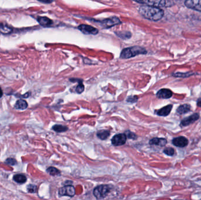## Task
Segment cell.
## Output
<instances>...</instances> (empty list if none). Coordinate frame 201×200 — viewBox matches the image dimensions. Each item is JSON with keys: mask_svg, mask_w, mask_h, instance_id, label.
Wrapping results in <instances>:
<instances>
[{"mask_svg": "<svg viewBox=\"0 0 201 200\" xmlns=\"http://www.w3.org/2000/svg\"><path fill=\"white\" fill-rule=\"evenodd\" d=\"M138 11L143 17L153 21L160 20L164 15V11L162 10L149 5L141 6Z\"/></svg>", "mask_w": 201, "mask_h": 200, "instance_id": "1", "label": "cell"}, {"mask_svg": "<svg viewBox=\"0 0 201 200\" xmlns=\"http://www.w3.org/2000/svg\"><path fill=\"white\" fill-rule=\"evenodd\" d=\"M147 50L141 46H132L125 48L121 53V58L123 59H128L134 57L141 54H146Z\"/></svg>", "mask_w": 201, "mask_h": 200, "instance_id": "2", "label": "cell"}, {"mask_svg": "<svg viewBox=\"0 0 201 200\" xmlns=\"http://www.w3.org/2000/svg\"><path fill=\"white\" fill-rule=\"evenodd\" d=\"M138 3H141L154 7H168L172 6L174 4V2L172 1H135Z\"/></svg>", "mask_w": 201, "mask_h": 200, "instance_id": "3", "label": "cell"}, {"mask_svg": "<svg viewBox=\"0 0 201 200\" xmlns=\"http://www.w3.org/2000/svg\"><path fill=\"white\" fill-rule=\"evenodd\" d=\"M110 191V187L106 185H102L96 187L94 190V195L97 199L104 198Z\"/></svg>", "mask_w": 201, "mask_h": 200, "instance_id": "4", "label": "cell"}, {"mask_svg": "<svg viewBox=\"0 0 201 200\" xmlns=\"http://www.w3.org/2000/svg\"><path fill=\"white\" fill-rule=\"evenodd\" d=\"M100 23H101V25L104 28H108L113 27L114 25L120 24L121 22L120 19L118 18L116 16H114L110 18L105 19L103 21H100Z\"/></svg>", "mask_w": 201, "mask_h": 200, "instance_id": "5", "label": "cell"}, {"mask_svg": "<svg viewBox=\"0 0 201 200\" xmlns=\"http://www.w3.org/2000/svg\"><path fill=\"white\" fill-rule=\"evenodd\" d=\"M78 29L80 30L82 33L87 35H90V34L96 35L99 32L98 29L88 25H84V24L80 25L78 27Z\"/></svg>", "mask_w": 201, "mask_h": 200, "instance_id": "6", "label": "cell"}, {"mask_svg": "<svg viewBox=\"0 0 201 200\" xmlns=\"http://www.w3.org/2000/svg\"><path fill=\"white\" fill-rule=\"evenodd\" d=\"M127 137L125 134H118L112 139V143L115 146H121L126 143Z\"/></svg>", "mask_w": 201, "mask_h": 200, "instance_id": "7", "label": "cell"}, {"mask_svg": "<svg viewBox=\"0 0 201 200\" xmlns=\"http://www.w3.org/2000/svg\"><path fill=\"white\" fill-rule=\"evenodd\" d=\"M75 194L74 187L71 186H66L62 187L59 190V194L62 196L73 197Z\"/></svg>", "mask_w": 201, "mask_h": 200, "instance_id": "8", "label": "cell"}, {"mask_svg": "<svg viewBox=\"0 0 201 200\" xmlns=\"http://www.w3.org/2000/svg\"><path fill=\"white\" fill-rule=\"evenodd\" d=\"M185 5L189 8L201 12V0H187Z\"/></svg>", "mask_w": 201, "mask_h": 200, "instance_id": "9", "label": "cell"}, {"mask_svg": "<svg viewBox=\"0 0 201 200\" xmlns=\"http://www.w3.org/2000/svg\"><path fill=\"white\" fill-rule=\"evenodd\" d=\"M172 143L175 146L184 147L187 146L188 144V139L183 136L176 137L172 140Z\"/></svg>", "mask_w": 201, "mask_h": 200, "instance_id": "10", "label": "cell"}, {"mask_svg": "<svg viewBox=\"0 0 201 200\" xmlns=\"http://www.w3.org/2000/svg\"><path fill=\"white\" fill-rule=\"evenodd\" d=\"M199 115L198 113H194L193 115L189 116L188 118H187L185 119H184V120H182L181 123V126H187L189 125L190 124L193 123L194 121H196L199 119Z\"/></svg>", "mask_w": 201, "mask_h": 200, "instance_id": "11", "label": "cell"}, {"mask_svg": "<svg viewBox=\"0 0 201 200\" xmlns=\"http://www.w3.org/2000/svg\"><path fill=\"white\" fill-rule=\"evenodd\" d=\"M172 92L168 89H162L159 91L157 94V96L160 99H169L172 96Z\"/></svg>", "mask_w": 201, "mask_h": 200, "instance_id": "12", "label": "cell"}, {"mask_svg": "<svg viewBox=\"0 0 201 200\" xmlns=\"http://www.w3.org/2000/svg\"><path fill=\"white\" fill-rule=\"evenodd\" d=\"M172 105H171L163 107L160 110L157 112V114L161 116H166L170 113L172 110Z\"/></svg>", "mask_w": 201, "mask_h": 200, "instance_id": "13", "label": "cell"}, {"mask_svg": "<svg viewBox=\"0 0 201 200\" xmlns=\"http://www.w3.org/2000/svg\"><path fill=\"white\" fill-rule=\"evenodd\" d=\"M38 22L42 26L48 27L53 24V21L46 16H40L37 19Z\"/></svg>", "mask_w": 201, "mask_h": 200, "instance_id": "14", "label": "cell"}, {"mask_svg": "<svg viewBox=\"0 0 201 200\" xmlns=\"http://www.w3.org/2000/svg\"><path fill=\"white\" fill-rule=\"evenodd\" d=\"M166 140L163 138H154L149 141V144L151 145L163 146L166 144Z\"/></svg>", "mask_w": 201, "mask_h": 200, "instance_id": "15", "label": "cell"}, {"mask_svg": "<svg viewBox=\"0 0 201 200\" xmlns=\"http://www.w3.org/2000/svg\"><path fill=\"white\" fill-rule=\"evenodd\" d=\"M190 108L191 107L188 105V104H184L182 105H181L177 109V112L180 114V115H182V114H185L189 112L190 110Z\"/></svg>", "mask_w": 201, "mask_h": 200, "instance_id": "16", "label": "cell"}, {"mask_svg": "<svg viewBox=\"0 0 201 200\" xmlns=\"http://www.w3.org/2000/svg\"><path fill=\"white\" fill-rule=\"evenodd\" d=\"M27 107H28V104H27V102L23 99L18 100L14 106V107L16 109H20V110L26 109Z\"/></svg>", "mask_w": 201, "mask_h": 200, "instance_id": "17", "label": "cell"}, {"mask_svg": "<svg viewBox=\"0 0 201 200\" xmlns=\"http://www.w3.org/2000/svg\"><path fill=\"white\" fill-rule=\"evenodd\" d=\"M13 179L15 182L20 183V184L24 183L27 181V177L24 175L21 174L15 175L14 176Z\"/></svg>", "mask_w": 201, "mask_h": 200, "instance_id": "18", "label": "cell"}, {"mask_svg": "<svg viewBox=\"0 0 201 200\" xmlns=\"http://www.w3.org/2000/svg\"><path fill=\"white\" fill-rule=\"evenodd\" d=\"M116 34L120 37L121 39L123 40H127L129 39L131 37V34L128 31H120V32H117Z\"/></svg>", "mask_w": 201, "mask_h": 200, "instance_id": "19", "label": "cell"}, {"mask_svg": "<svg viewBox=\"0 0 201 200\" xmlns=\"http://www.w3.org/2000/svg\"><path fill=\"white\" fill-rule=\"evenodd\" d=\"M109 134L107 130H101L97 133V136L101 140H105L109 136Z\"/></svg>", "mask_w": 201, "mask_h": 200, "instance_id": "20", "label": "cell"}, {"mask_svg": "<svg viewBox=\"0 0 201 200\" xmlns=\"http://www.w3.org/2000/svg\"><path fill=\"white\" fill-rule=\"evenodd\" d=\"M53 129L55 132H59V133L65 132L68 130V128L66 126H62V125H59V124L55 125L53 126Z\"/></svg>", "mask_w": 201, "mask_h": 200, "instance_id": "21", "label": "cell"}, {"mask_svg": "<svg viewBox=\"0 0 201 200\" xmlns=\"http://www.w3.org/2000/svg\"><path fill=\"white\" fill-rule=\"evenodd\" d=\"M47 172L51 175H58L59 174H60V172L57 169L53 167H49L47 170Z\"/></svg>", "mask_w": 201, "mask_h": 200, "instance_id": "22", "label": "cell"}, {"mask_svg": "<svg viewBox=\"0 0 201 200\" xmlns=\"http://www.w3.org/2000/svg\"><path fill=\"white\" fill-rule=\"evenodd\" d=\"M163 152L168 156H173L174 154V150L172 148H166L163 150Z\"/></svg>", "mask_w": 201, "mask_h": 200, "instance_id": "23", "label": "cell"}, {"mask_svg": "<svg viewBox=\"0 0 201 200\" xmlns=\"http://www.w3.org/2000/svg\"><path fill=\"white\" fill-rule=\"evenodd\" d=\"M27 190L29 193H34L36 192L37 190V187L34 185H32V184H29L28 187H27Z\"/></svg>", "mask_w": 201, "mask_h": 200, "instance_id": "24", "label": "cell"}, {"mask_svg": "<svg viewBox=\"0 0 201 200\" xmlns=\"http://www.w3.org/2000/svg\"><path fill=\"white\" fill-rule=\"evenodd\" d=\"M84 91V86L83 84L80 83L76 88V91L78 94H80L82 93Z\"/></svg>", "mask_w": 201, "mask_h": 200, "instance_id": "25", "label": "cell"}, {"mask_svg": "<svg viewBox=\"0 0 201 200\" xmlns=\"http://www.w3.org/2000/svg\"><path fill=\"white\" fill-rule=\"evenodd\" d=\"M6 163L8 164L11 165V166H14V165H15L17 164V161H16V160L14 159L10 158V159H8L6 160Z\"/></svg>", "mask_w": 201, "mask_h": 200, "instance_id": "26", "label": "cell"}, {"mask_svg": "<svg viewBox=\"0 0 201 200\" xmlns=\"http://www.w3.org/2000/svg\"><path fill=\"white\" fill-rule=\"evenodd\" d=\"M127 136H128V137H129L131 139H135L136 138V136L135 134L131 133L130 132H128V134H127Z\"/></svg>", "mask_w": 201, "mask_h": 200, "instance_id": "27", "label": "cell"}, {"mask_svg": "<svg viewBox=\"0 0 201 200\" xmlns=\"http://www.w3.org/2000/svg\"><path fill=\"white\" fill-rule=\"evenodd\" d=\"M136 96H131V97H129L127 99V101L128 102H131V103H133V102H135L137 101L138 99H134V98H135Z\"/></svg>", "mask_w": 201, "mask_h": 200, "instance_id": "28", "label": "cell"}, {"mask_svg": "<svg viewBox=\"0 0 201 200\" xmlns=\"http://www.w3.org/2000/svg\"><path fill=\"white\" fill-rule=\"evenodd\" d=\"M2 94H2V89H1V88H0V98H1V97H2Z\"/></svg>", "mask_w": 201, "mask_h": 200, "instance_id": "29", "label": "cell"}, {"mask_svg": "<svg viewBox=\"0 0 201 200\" xmlns=\"http://www.w3.org/2000/svg\"><path fill=\"white\" fill-rule=\"evenodd\" d=\"M198 106L199 107H201V101H199L198 102Z\"/></svg>", "mask_w": 201, "mask_h": 200, "instance_id": "30", "label": "cell"}]
</instances>
